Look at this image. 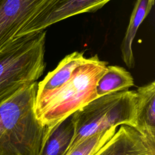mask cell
Here are the masks:
<instances>
[{"label": "cell", "mask_w": 155, "mask_h": 155, "mask_svg": "<svg viewBox=\"0 0 155 155\" xmlns=\"http://www.w3.org/2000/svg\"><path fill=\"white\" fill-rule=\"evenodd\" d=\"M107 65L96 54L76 68L68 81L35 105L41 123L50 128L97 98L96 85Z\"/></svg>", "instance_id": "cell-2"}, {"label": "cell", "mask_w": 155, "mask_h": 155, "mask_svg": "<svg viewBox=\"0 0 155 155\" xmlns=\"http://www.w3.org/2000/svg\"><path fill=\"white\" fill-rule=\"evenodd\" d=\"M133 85L134 79L131 74L124 67L117 65H107L105 72L96 85L97 97L128 90Z\"/></svg>", "instance_id": "cell-12"}, {"label": "cell", "mask_w": 155, "mask_h": 155, "mask_svg": "<svg viewBox=\"0 0 155 155\" xmlns=\"http://www.w3.org/2000/svg\"><path fill=\"white\" fill-rule=\"evenodd\" d=\"M154 4V0H136L130 16L129 24L124 38L120 45L121 57L125 65L130 68L135 65V59L133 52V42L137 31Z\"/></svg>", "instance_id": "cell-11"}, {"label": "cell", "mask_w": 155, "mask_h": 155, "mask_svg": "<svg viewBox=\"0 0 155 155\" xmlns=\"http://www.w3.org/2000/svg\"><path fill=\"white\" fill-rule=\"evenodd\" d=\"M46 31L28 34L0 50V103L43 74Z\"/></svg>", "instance_id": "cell-3"}, {"label": "cell", "mask_w": 155, "mask_h": 155, "mask_svg": "<svg viewBox=\"0 0 155 155\" xmlns=\"http://www.w3.org/2000/svg\"><path fill=\"white\" fill-rule=\"evenodd\" d=\"M37 81L0 103V155H39L47 127L35 111Z\"/></svg>", "instance_id": "cell-1"}, {"label": "cell", "mask_w": 155, "mask_h": 155, "mask_svg": "<svg viewBox=\"0 0 155 155\" xmlns=\"http://www.w3.org/2000/svg\"><path fill=\"white\" fill-rule=\"evenodd\" d=\"M73 114L47 128L39 155H65L74 131Z\"/></svg>", "instance_id": "cell-10"}, {"label": "cell", "mask_w": 155, "mask_h": 155, "mask_svg": "<svg viewBox=\"0 0 155 155\" xmlns=\"http://www.w3.org/2000/svg\"><path fill=\"white\" fill-rule=\"evenodd\" d=\"M136 101V91L126 90L97 97L76 111L74 135L67 153L85 139L111 127L125 125L135 128Z\"/></svg>", "instance_id": "cell-4"}, {"label": "cell", "mask_w": 155, "mask_h": 155, "mask_svg": "<svg viewBox=\"0 0 155 155\" xmlns=\"http://www.w3.org/2000/svg\"><path fill=\"white\" fill-rule=\"evenodd\" d=\"M88 61L83 51H76L65 56L55 69L48 72L44 79L38 83L35 105L68 81L75 69Z\"/></svg>", "instance_id": "cell-8"}, {"label": "cell", "mask_w": 155, "mask_h": 155, "mask_svg": "<svg viewBox=\"0 0 155 155\" xmlns=\"http://www.w3.org/2000/svg\"><path fill=\"white\" fill-rule=\"evenodd\" d=\"M117 130L116 127L95 134L75 146L66 155H93L109 140Z\"/></svg>", "instance_id": "cell-13"}, {"label": "cell", "mask_w": 155, "mask_h": 155, "mask_svg": "<svg viewBox=\"0 0 155 155\" xmlns=\"http://www.w3.org/2000/svg\"><path fill=\"white\" fill-rule=\"evenodd\" d=\"M47 0H0V50L22 33Z\"/></svg>", "instance_id": "cell-6"}, {"label": "cell", "mask_w": 155, "mask_h": 155, "mask_svg": "<svg viewBox=\"0 0 155 155\" xmlns=\"http://www.w3.org/2000/svg\"><path fill=\"white\" fill-rule=\"evenodd\" d=\"M111 0H47L38 10L21 36L41 31L70 17L94 12Z\"/></svg>", "instance_id": "cell-5"}, {"label": "cell", "mask_w": 155, "mask_h": 155, "mask_svg": "<svg viewBox=\"0 0 155 155\" xmlns=\"http://www.w3.org/2000/svg\"><path fill=\"white\" fill-rule=\"evenodd\" d=\"M93 155H155V145L134 128L122 125Z\"/></svg>", "instance_id": "cell-7"}, {"label": "cell", "mask_w": 155, "mask_h": 155, "mask_svg": "<svg viewBox=\"0 0 155 155\" xmlns=\"http://www.w3.org/2000/svg\"><path fill=\"white\" fill-rule=\"evenodd\" d=\"M136 125L135 129L150 143L155 145V82L136 90Z\"/></svg>", "instance_id": "cell-9"}]
</instances>
